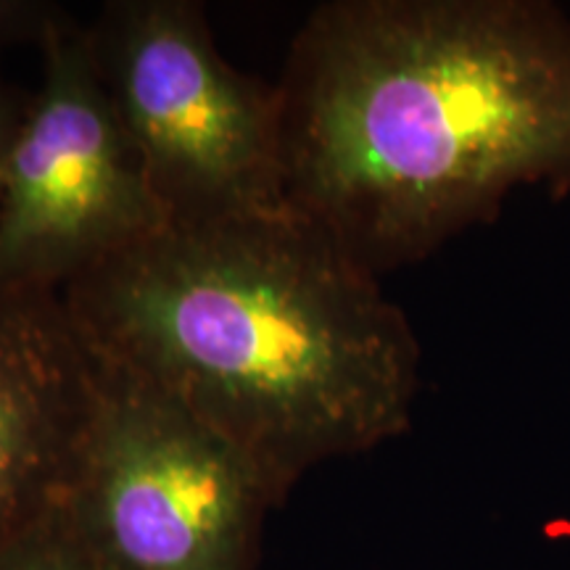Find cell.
Segmentation results:
<instances>
[{"instance_id": "obj_1", "label": "cell", "mask_w": 570, "mask_h": 570, "mask_svg": "<svg viewBox=\"0 0 570 570\" xmlns=\"http://www.w3.org/2000/svg\"><path fill=\"white\" fill-rule=\"evenodd\" d=\"M275 92L285 204L375 275L518 185L570 180V19L550 3L333 0Z\"/></svg>"}, {"instance_id": "obj_2", "label": "cell", "mask_w": 570, "mask_h": 570, "mask_svg": "<svg viewBox=\"0 0 570 570\" xmlns=\"http://www.w3.org/2000/svg\"><path fill=\"white\" fill-rule=\"evenodd\" d=\"M92 356L212 428L275 504L407 431L420 344L377 275L281 206L169 223L61 288Z\"/></svg>"}, {"instance_id": "obj_3", "label": "cell", "mask_w": 570, "mask_h": 570, "mask_svg": "<svg viewBox=\"0 0 570 570\" xmlns=\"http://www.w3.org/2000/svg\"><path fill=\"white\" fill-rule=\"evenodd\" d=\"M169 223L281 209L275 85L230 67L190 0H114L85 30Z\"/></svg>"}, {"instance_id": "obj_4", "label": "cell", "mask_w": 570, "mask_h": 570, "mask_svg": "<svg viewBox=\"0 0 570 570\" xmlns=\"http://www.w3.org/2000/svg\"><path fill=\"white\" fill-rule=\"evenodd\" d=\"M98 370L96 415L59 504L71 529L111 570H256L277 504L252 460L135 377Z\"/></svg>"}, {"instance_id": "obj_5", "label": "cell", "mask_w": 570, "mask_h": 570, "mask_svg": "<svg viewBox=\"0 0 570 570\" xmlns=\"http://www.w3.org/2000/svg\"><path fill=\"white\" fill-rule=\"evenodd\" d=\"M0 202V285L61 291L169 225L114 114L88 38L63 19L42 40Z\"/></svg>"}, {"instance_id": "obj_6", "label": "cell", "mask_w": 570, "mask_h": 570, "mask_svg": "<svg viewBox=\"0 0 570 570\" xmlns=\"http://www.w3.org/2000/svg\"><path fill=\"white\" fill-rule=\"evenodd\" d=\"M98 394L61 291L0 285V550L63 502Z\"/></svg>"}, {"instance_id": "obj_7", "label": "cell", "mask_w": 570, "mask_h": 570, "mask_svg": "<svg viewBox=\"0 0 570 570\" xmlns=\"http://www.w3.org/2000/svg\"><path fill=\"white\" fill-rule=\"evenodd\" d=\"M0 570H111L71 529L61 508L0 550Z\"/></svg>"}, {"instance_id": "obj_8", "label": "cell", "mask_w": 570, "mask_h": 570, "mask_svg": "<svg viewBox=\"0 0 570 570\" xmlns=\"http://www.w3.org/2000/svg\"><path fill=\"white\" fill-rule=\"evenodd\" d=\"M67 19L53 3L42 0H0V51L24 42H38Z\"/></svg>"}, {"instance_id": "obj_9", "label": "cell", "mask_w": 570, "mask_h": 570, "mask_svg": "<svg viewBox=\"0 0 570 570\" xmlns=\"http://www.w3.org/2000/svg\"><path fill=\"white\" fill-rule=\"evenodd\" d=\"M24 106L27 101H19V98L11 92L9 85L3 82V77H0V202H3L11 148H13V140H17V130L21 125Z\"/></svg>"}]
</instances>
